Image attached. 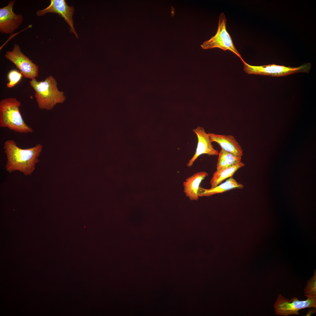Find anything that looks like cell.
<instances>
[{"label":"cell","instance_id":"1","mask_svg":"<svg viewBox=\"0 0 316 316\" xmlns=\"http://www.w3.org/2000/svg\"><path fill=\"white\" fill-rule=\"evenodd\" d=\"M6 158L5 168L9 173L18 171L26 176L31 175L39 160L43 146L38 143L32 147L23 149L12 140L6 141L3 146Z\"/></svg>","mask_w":316,"mask_h":316},{"label":"cell","instance_id":"2","mask_svg":"<svg viewBox=\"0 0 316 316\" xmlns=\"http://www.w3.org/2000/svg\"><path fill=\"white\" fill-rule=\"evenodd\" d=\"M35 90V97L39 109L50 110L57 104L63 103L66 99L63 92L58 88L55 79L52 75L43 80L37 81L36 78L29 82Z\"/></svg>","mask_w":316,"mask_h":316},{"label":"cell","instance_id":"3","mask_svg":"<svg viewBox=\"0 0 316 316\" xmlns=\"http://www.w3.org/2000/svg\"><path fill=\"white\" fill-rule=\"evenodd\" d=\"M21 102L15 97L2 99L0 101V127L7 128L20 133L33 132L32 128L24 121L19 107Z\"/></svg>","mask_w":316,"mask_h":316},{"label":"cell","instance_id":"4","mask_svg":"<svg viewBox=\"0 0 316 316\" xmlns=\"http://www.w3.org/2000/svg\"><path fill=\"white\" fill-rule=\"evenodd\" d=\"M244 70L246 73L272 77L285 76L295 73H308L311 67L310 63H304L297 67L286 66L275 64L260 66L251 65L243 61Z\"/></svg>","mask_w":316,"mask_h":316},{"label":"cell","instance_id":"5","mask_svg":"<svg viewBox=\"0 0 316 316\" xmlns=\"http://www.w3.org/2000/svg\"><path fill=\"white\" fill-rule=\"evenodd\" d=\"M226 19L224 13L219 16L218 26L215 35L209 40L205 41L201 45L203 49L217 48L224 51L229 50L244 61L235 47L231 37L226 29Z\"/></svg>","mask_w":316,"mask_h":316},{"label":"cell","instance_id":"6","mask_svg":"<svg viewBox=\"0 0 316 316\" xmlns=\"http://www.w3.org/2000/svg\"><path fill=\"white\" fill-rule=\"evenodd\" d=\"M305 300H299L294 297L291 300L279 294L274 307L275 314L287 316L291 315L299 314V310L307 308H316V298L308 297Z\"/></svg>","mask_w":316,"mask_h":316},{"label":"cell","instance_id":"7","mask_svg":"<svg viewBox=\"0 0 316 316\" xmlns=\"http://www.w3.org/2000/svg\"><path fill=\"white\" fill-rule=\"evenodd\" d=\"M4 56L15 65L25 78L32 80L38 76V67L22 53L19 45L14 44L12 50L7 51Z\"/></svg>","mask_w":316,"mask_h":316},{"label":"cell","instance_id":"8","mask_svg":"<svg viewBox=\"0 0 316 316\" xmlns=\"http://www.w3.org/2000/svg\"><path fill=\"white\" fill-rule=\"evenodd\" d=\"M15 2L11 0L7 6L0 8V32L2 33L12 34L23 23L22 15L13 12Z\"/></svg>","mask_w":316,"mask_h":316},{"label":"cell","instance_id":"9","mask_svg":"<svg viewBox=\"0 0 316 316\" xmlns=\"http://www.w3.org/2000/svg\"><path fill=\"white\" fill-rule=\"evenodd\" d=\"M49 5L46 8L37 11L36 14L38 16H42L47 13H56L63 18L70 27V32L75 34L78 38V35L73 27V20L74 9L73 6H68L65 0H51Z\"/></svg>","mask_w":316,"mask_h":316},{"label":"cell","instance_id":"10","mask_svg":"<svg viewBox=\"0 0 316 316\" xmlns=\"http://www.w3.org/2000/svg\"><path fill=\"white\" fill-rule=\"evenodd\" d=\"M193 131L197 137L198 142L195 154L187 164L189 167L192 166L201 155L205 154L209 155H217L219 154L218 151L214 148L208 134L205 132L204 128L198 126L194 129Z\"/></svg>","mask_w":316,"mask_h":316},{"label":"cell","instance_id":"11","mask_svg":"<svg viewBox=\"0 0 316 316\" xmlns=\"http://www.w3.org/2000/svg\"><path fill=\"white\" fill-rule=\"evenodd\" d=\"M212 142L218 143L221 149L239 157H241L243 151L240 145L231 135H224L209 133Z\"/></svg>","mask_w":316,"mask_h":316},{"label":"cell","instance_id":"12","mask_svg":"<svg viewBox=\"0 0 316 316\" xmlns=\"http://www.w3.org/2000/svg\"><path fill=\"white\" fill-rule=\"evenodd\" d=\"M208 174L206 171L197 172L187 178L183 183V191L186 196L191 200L199 198L198 191L200 184Z\"/></svg>","mask_w":316,"mask_h":316},{"label":"cell","instance_id":"13","mask_svg":"<svg viewBox=\"0 0 316 316\" xmlns=\"http://www.w3.org/2000/svg\"><path fill=\"white\" fill-rule=\"evenodd\" d=\"M244 185L238 183L232 177L229 178L224 183L217 186L209 189H205L200 186L198 191L199 197L210 196L221 193L234 189H241Z\"/></svg>","mask_w":316,"mask_h":316},{"label":"cell","instance_id":"14","mask_svg":"<svg viewBox=\"0 0 316 316\" xmlns=\"http://www.w3.org/2000/svg\"><path fill=\"white\" fill-rule=\"evenodd\" d=\"M244 166V164L241 162L236 165L219 171L216 170L213 173L210 181L211 188L219 185L226 178L232 177L238 169Z\"/></svg>","mask_w":316,"mask_h":316},{"label":"cell","instance_id":"15","mask_svg":"<svg viewBox=\"0 0 316 316\" xmlns=\"http://www.w3.org/2000/svg\"><path fill=\"white\" fill-rule=\"evenodd\" d=\"M218 155L217 171L236 165L241 162V157L237 156L222 149Z\"/></svg>","mask_w":316,"mask_h":316},{"label":"cell","instance_id":"16","mask_svg":"<svg viewBox=\"0 0 316 316\" xmlns=\"http://www.w3.org/2000/svg\"><path fill=\"white\" fill-rule=\"evenodd\" d=\"M305 296L316 298V271L314 270L313 276L308 281L304 289Z\"/></svg>","mask_w":316,"mask_h":316},{"label":"cell","instance_id":"17","mask_svg":"<svg viewBox=\"0 0 316 316\" xmlns=\"http://www.w3.org/2000/svg\"><path fill=\"white\" fill-rule=\"evenodd\" d=\"M23 76L22 74L16 70L10 71L8 75L9 82L6 84L7 87L11 88L14 87L20 81Z\"/></svg>","mask_w":316,"mask_h":316}]
</instances>
